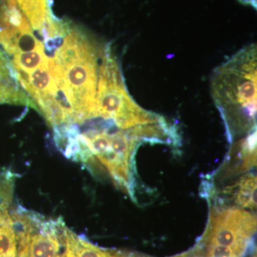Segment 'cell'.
<instances>
[{
  "mask_svg": "<svg viewBox=\"0 0 257 257\" xmlns=\"http://www.w3.org/2000/svg\"><path fill=\"white\" fill-rule=\"evenodd\" d=\"M103 47L82 28L69 23L62 35L46 44L47 50L54 52L49 58L51 74L70 110L72 124L95 118Z\"/></svg>",
  "mask_w": 257,
  "mask_h": 257,
  "instance_id": "obj_1",
  "label": "cell"
},
{
  "mask_svg": "<svg viewBox=\"0 0 257 257\" xmlns=\"http://www.w3.org/2000/svg\"><path fill=\"white\" fill-rule=\"evenodd\" d=\"M256 46L244 47L214 71L211 93L226 120L249 127L256 112Z\"/></svg>",
  "mask_w": 257,
  "mask_h": 257,
  "instance_id": "obj_2",
  "label": "cell"
},
{
  "mask_svg": "<svg viewBox=\"0 0 257 257\" xmlns=\"http://www.w3.org/2000/svg\"><path fill=\"white\" fill-rule=\"evenodd\" d=\"M96 117L112 119L118 127L124 130L150 127L166 123L158 115L145 110L133 100L109 45L103 47L99 62Z\"/></svg>",
  "mask_w": 257,
  "mask_h": 257,
  "instance_id": "obj_3",
  "label": "cell"
},
{
  "mask_svg": "<svg viewBox=\"0 0 257 257\" xmlns=\"http://www.w3.org/2000/svg\"><path fill=\"white\" fill-rule=\"evenodd\" d=\"M0 104H13L37 108L20 85L13 66L0 50Z\"/></svg>",
  "mask_w": 257,
  "mask_h": 257,
  "instance_id": "obj_4",
  "label": "cell"
},
{
  "mask_svg": "<svg viewBox=\"0 0 257 257\" xmlns=\"http://www.w3.org/2000/svg\"><path fill=\"white\" fill-rule=\"evenodd\" d=\"M13 1L28 20L32 28L43 37L47 20L52 15L48 0H5Z\"/></svg>",
  "mask_w": 257,
  "mask_h": 257,
  "instance_id": "obj_5",
  "label": "cell"
},
{
  "mask_svg": "<svg viewBox=\"0 0 257 257\" xmlns=\"http://www.w3.org/2000/svg\"><path fill=\"white\" fill-rule=\"evenodd\" d=\"M64 242V257H114V253L101 250L84 241L67 228L62 229Z\"/></svg>",
  "mask_w": 257,
  "mask_h": 257,
  "instance_id": "obj_6",
  "label": "cell"
},
{
  "mask_svg": "<svg viewBox=\"0 0 257 257\" xmlns=\"http://www.w3.org/2000/svg\"><path fill=\"white\" fill-rule=\"evenodd\" d=\"M8 207L0 206V257H18V240Z\"/></svg>",
  "mask_w": 257,
  "mask_h": 257,
  "instance_id": "obj_7",
  "label": "cell"
},
{
  "mask_svg": "<svg viewBox=\"0 0 257 257\" xmlns=\"http://www.w3.org/2000/svg\"><path fill=\"white\" fill-rule=\"evenodd\" d=\"M238 192L236 202L242 207H256V182L254 177L243 179Z\"/></svg>",
  "mask_w": 257,
  "mask_h": 257,
  "instance_id": "obj_8",
  "label": "cell"
},
{
  "mask_svg": "<svg viewBox=\"0 0 257 257\" xmlns=\"http://www.w3.org/2000/svg\"><path fill=\"white\" fill-rule=\"evenodd\" d=\"M255 1H256V0H255ZM242 3H246V4H251L253 6L254 5V3L255 4H256V2H254V0H242Z\"/></svg>",
  "mask_w": 257,
  "mask_h": 257,
  "instance_id": "obj_9",
  "label": "cell"
}]
</instances>
